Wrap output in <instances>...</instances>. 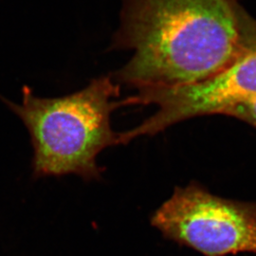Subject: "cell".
I'll list each match as a JSON object with an SVG mask.
<instances>
[{
  "label": "cell",
  "mask_w": 256,
  "mask_h": 256,
  "mask_svg": "<svg viewBox=\"0 0 256 256\" xmlns=\"http://www.w3.org/2000/svg\"><path fill=\"white\" fill-rule=\"evenodd\" d=\"M216 115L232 117L256 128V95L230 104L222 108Z\"/></svg>",
  "instance_id": "277c9868"
},
{
  "label": "cell",
  "mask_w": 256,
  "mask_h": 256,
  "mask_svg": "<svg viewBox=\"0 0 256 256\" xmlns=\"http://www.w3.org/2000/svg\"><path fill=\"white\" fill-rule=\"evenodd\" d=\"M112 48L131 50L113 75L142 90L204 82L256 50V20L238 0H124Z\"/></svg>",
  "instance_id": "6da1fadb"
},
{
  "label": "cell",
  "mask_w": 256,
  "mask_h": 256,
  "mask_svg": "<svg viewBox=\"0 0 256 256\" xmlns=\"http://www.w3.org/2000/svg\"><path fill=\"white\" fill-rule=\"evenodd\" d=\"M151 224L165 238L204 256L256 254V202L223 198L200 183L176 187Z\"/></svg>",
  "instance_id": "3957f363"
},
{
  "label": "cell",
  "mask_w": 256,
  "mask_h": 256,
  "mask_svg": "<svg viewBox=\"0 0 256 256\" xmlns=\"http://www.w3.org/2000/svg\"><path fill=\"white\" fill-rule=\"evenodd\" d=\"M120 84L111 76L92 80L79 92L54 98L36 96L24 86L20 104L0 97L27 128L36 178L76 174L84 180H100L102 169L97 156L118 146L111 128V114L122 101Z\"/></svg>",
  "instance_id": "7a4b0ae2"
}]
</instances>
